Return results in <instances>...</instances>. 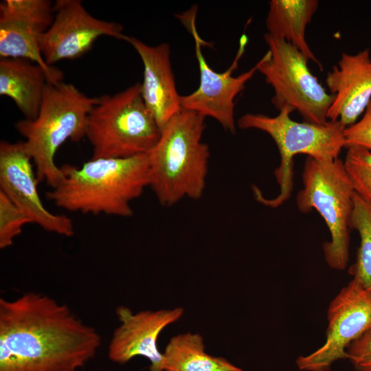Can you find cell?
<instances>
[{"label":"cell","instance_id":"obj_14","mask_svg":"<svg viewBox=\"0 0 371 371\" xmlns=\"http://www.w3.org/2000/svg\"><path fill=\"white\" fill-rule=\"evenodd\" d=\"M183 308L141 311L133 313L124 306L116 308L120 325L114 330L108 348L109 358L124 364L142 356L150 361V371H164V358L158 348V338L168 325L178 321Z\"/></svg>","mask_w":371,"mask_h":371},{"label":"cell","instance_id":"obj_2","mask_svg":"<svg viewBox=\"0 0 371 371\" xmlns=\"http://www.w3.org/2000/svg\"><path fill=\"white\" fill-rule=\"evenodd\" d=\"M60 183L46 194L57 207L82 214L129 217L131 203L150 186L148 154L91 159L81 166L65 164Z\"/></svg>","mask_w":371,"mask_h":371},{"label":"cell","instance_id":"obj_23","mask_svg":"<svg viewBox=\"0 0 371 371\" xmlns=\"http://www.w3.org/2000/svg\"><path fill=\"white\" fill-rule=\"evenodd\" d=\"M344 148L362 147L371 150V100L363 117L344 132Z\"/></svg>","mask_w":371,"mask_h":371},{"label":"cell","instance_id":"obj_16","mask_svg":"<svg viewBox=\"0 0 371 371\" xmlns=\"http://www.w3.org/2000/svg\"><path fill=\"white\" fill-rule=\"evenodd\" d=\"M139 56L144 65L140 83L143 100L161 129L182 109L171 67L170 49L166 43L149 45L131 36H124Z\"/></svg>","mask_w":371,"mask_h":371},{"label":"cell","instance_id":"obj_10","mask_svg":"<svg viewBox=\"0 0 371 371\" xmlns=\"http://www.w3.org/2000/svg\"><path fill=\"white\" fill-rule=\"evenodd\" d=\"M327 321L324 344L297 359L299 370L329 371L334 362L346 359L350 343L371 330V291L352 280L330 302Z\"/></svg>","mask_w":371,"mask_h":371},{"label":"cell","instance_id":"obj_5","mask_svg":"<svg viewBox=\"0 0 371 371\" xmlns=\"http://www.w3.org/2000/svg\"><path fill=\"white\" fill-rule=\"evenodd\" d=\"M294 111L285 106L279 114L270 117L260 113H246L237 122L241 129H256L267 133L276 143L280 156L279 166L274 175L279 186V193L267 198L260 190L253 186L256 200L261 204L275 208L290 197L293 186V157L304 154L316 160L325 161L339 158L344 148L345 126L339 121L328 120L322 124L293 120L290 115Z\"/></svg>","mask_w":371,"mask_h":371},{"label":"cell","instance_id":"obj_21","mask_svg":"<svg viewBox=\"0 0 371 371\" xmlns=\"http://www.w3.org/2000/svg\"><path fill=\"white\" fill-rule=\"evenodd\" d=\"M347 149L344 164L354 190L371 203V150L359 146Z\"/></svg>","mask_w":371,"mask_h":371},{"label":"cell","instance_id":"obj_8","mask_svg":"<svg viewBox=\"0 0 371 371\" xmlns=\"http://www.w3.org/2000/svg\"><path fill=\"white\" fill-rule=\"evenodd\" d=\"M263 38L269 49L256 65L273 89L274 106L278 111L289 106L297 111L304 122L326 123L334 95L311 72L308 58L282 39L268 34Z\"/></svg>","mask_w":371,"mask_h":371},{"label":"cell","instance_id":"obj_1","mask_svg":"<svg viewBox=\"0 0 371 371\" xmlns=\"http://www.w3.org/2000/svg\"><path fill=\"white\" fill-rule=\"evenodd\" d=\"M100 340L95 328L47 295L0 299V371H78Z\"/></svg>","mask_w":371,"mask_h":371},{"label":"cell","instance_id":"obj_9","mask_svg":"<svg viewBox=\"0 0 371 371\" xmlns=\"http://www.w3.org/2000/svg\"><path fill=\"white\" fill-rule=\"evenodd\" d=\"M196 8H193L179 16L193 37L200 73L198 88L188 95H181V109L198 113L204 117H211L225 131L234 134L236 132L235 98L245 89L246 83L257 71L255 65L238 76H232V72L237 68L238 62L245 52L247 36L245 34L241 36L238 52L230 67L223 72H216L210 67L203 54L201 47L205 42L199 36L196 28Z\"/></svg>","mask_w":371,"mask_h":371},{"label":"cell","instance_id":"obj_20","mask_svg":"<svg viewBox=\"0 0 371 371\" xmlns=\"http://www.w3.org/2000/svg\"><path fill=\"white\" fill-rule=\"evenodd\" d=\"M350 229L358 232L360 245L356 261L349 269V273L352 276V280L371 291V203L356 192Z\"/></svg>","mask_w":371,"mask_h":371},{"label":"cell","instance_id":"obj_6","mask_svg":"<svg viewBox=\"0 0 371 371\" xmlns=\"http://www.w3.org/2000/svg\"><path fill=\"white\" fill-rule=\"evenodd\" d=\"M98 98L88 115L85 130V137L93 148L91 158L148 154L161 131L143 100L140 83Z\"/></svg>","mask_w":371,"mask_h":371},{"label":"cell","instance_id":"obj_22","mask_svg":"<svg viewBox=\"0 0 371 371\" xmlns=\"http://www.w3.org/2000/svg\"><path fill=\"white\" fill-rule=\"evenodd\" d=\"M32 223L28 217L0 191V248L10 247L23 227Z\"/></svg>","mask_w":371,"mask_h":371},{"label":"cell","instance_id":"obj_24","mask_svg":"<svg viewBox=\"0 0 371 371\" xmlns=\"http://www.w3.org/2000/svg\"><path fill=\"white\" fill-rule=\"evenodd\" d=\"M346 359L357 371H371V330L350 343Z\"/></svg>","mask_w":371,"mask_h":371},{"label":"cell","instance_id":"obj_4","mask_svg":"<svg viewBox=\"0 0 371 371\" xmlns=\"http://www.w3.org/2000/svg\"><path fill=\"white\" fill-rule=\"evenodd\" d=\"M98 100L72 84L48 82L36 117L15 123L16 130L25 139L39 182L45 181L52 188L60 183L64 173L56 164L55 155L66 141L85 137L87 117Z\"/></svg>","mask_w":371,"mask_h":371},{"label":"cell","instance_id":"obj_18","mask_svg":"<svg viewBox=\"0 0 371 371\" xmlns=\"http://www.w3.org/2000/svg\"><path fill=\"white\" fill-rule=\"evenodd\" d=\"M317 0H271L266 18L269 35L282 39L322 68L306 39V29L317 10Z\"/></svg>","mask_w":371,"mask_h":371},{"label":"cell","instance_id":"obj_12","mask_svg":"<svg viewBox=\"0 0 371 371\" xmlns=\"http://www.w3.org/2000/svg\"><path fill=\"white\" fill-rule=\"evenodd\" d=\"M49 0H4L0 3V57L24 58L41 66L49 83L63 81V74L43 59L40 43L54 20Z\"/></svg>","mask_w":371,"mask_h":371},{"label":"cell","instance_id":"obj_15","mask_svg":"<svg viewBox=\"0 0 371 371\" xmlns=\"http://www.w3.org/2000/svg\"><path fill=\"white\" fill-rule=\"evenodd\" d=\"M326 85L334 95L327 119L346 128L355 124L371 100V58L369 49L343 53L327 74Z\"/></svg>","mask_w":371,"mask_h":371},{"label":"cell","instance_id":"obj_19","mask_svg":"<svg viewBox=\"0 0 371 371\" xmlns=\"http://www.w3.org/2000/svg\"><path fill=\"white\" fill-rule=\"evenodd\" d=\"M164 354V371H243L223 357L205 351L203 339L198 333L172 337Z\"/></svg>","mask_w":371,"mask_h":371},{"label":"cell","instance_id":"obj_3","mask_svg":"<svg viewBox=\"0 0 371 371\" xmlns=\"http://www.w3.org/2000/svg\"><path fill=\"white\" fill-rule=\"evenodd\" d=\"M205 118L182 109L161 129L148 153L149 187L163 206L203 196L210 158L208 146L202 142Z\"/></svg>","mask_w":371,"mask_h":371},{"label":"cell","instance_id":"obj_13","mask_svg":"<svg viewBox=\"0 0 371 371\" xmlns=\"http://www.w3.org/2000/svg\"><path fill=\"white\" fill-rule=\"evenodd\" d=\"M24 142L0 143V191L30 220L45 231L70 237L74 234L72 221L66 215L49 211L38 191L39 182Z\"/></svg>","mask_w":371,"mask_h":371},{"label":"cell","instance_id":"obj_7","mask_svg":"<svg viewBox=\"0 0 371 371\" xmlns=\"http://www.w3.org/2000/svg\"><path fill=\"white\" fill-rule=\"evenodd\" d=\"M303 188L296 196L298 210H315L324 220L330 234L323 244L328 265L344 270L349 259L350 230L355 190L339 158L319 161L307 157L302 172Z\"/></svg>","mask_w":371,"mask_h":371},{"label":"cell","instance_id":"obj_11","mask_svg":"<svg viewBox=\"0 0 371 371\" xmlns=\"http://www.w3.org/2000/svg\"><path fill=\"white\" fill-rule=\"evenodd\" d=\"M54 20L43 35L41 52L49 66L63 60L80 58L104 36L122 40L120 24L92 16L80 0H57Z\"/></svg>","mask_w":371,"mask_h":371},{"label":"cell","instance_id":"obj_17","mask_svg":"<svg viewBox=\"0 0 371 371\" xmlns=\"http://www.w3.org/2000/svg\"><path fill=\"white\" fill-rule=\"evenodd\" d=\"M46 71L24 58H0V95L12 100L26 120L36 117L46 85Z\"/></svg>","mask_w":371,"mask_h":371}]
</instances>
